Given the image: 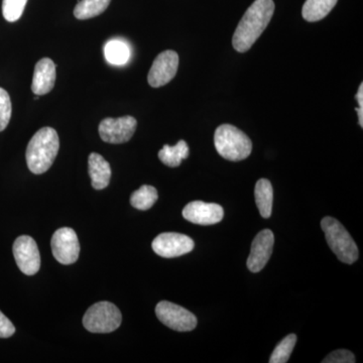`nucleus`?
I'll return each instance as SVG.
<instances>
[{
	"mask_svg": "<svg viewBox=\"0 0 363 363\" xmlns=\"http://www.w3.org/2000/svg\"><path fill=\"white\" fill-rule=\"evenodd\" d=\"M123 322L118 308L111 302H99L91 306L83 317L86 330L92 333H111Z\"/></svg>",
	"mask_w": 363,
	"mask_h": 363,
	"instance_id": "nucleus-5",
	"label": "nucleus"
},
{
	"mask_svg": "<svg viewBox=\"0 0 363 363\" xmlns=\"http://www.w3.org/2000/svg\"><path fill=\"white\" fill-rule=\"evenodd\" d=\"M189 157V147L185 140H180L176 145H164L159 152V159L162 164L171 168H176L181 164L183 160Z\"/></svg>",
	"mask_w": 363,
	"mask_h": 363,
	"instance_id": "nucleus-18",
	"label": "nucleus"
},
{
	"mask_svg": "<svg viewBox=\"0 0 363 363\" xmlns=\"http://www.w3.org/2000/svg\"><path fill=\"white\" fill-rule=\"evenodd\" d=\"M274 11L272 0H255L236 28L233 39L234 49L240 52H247L271 23Z\"/></svg>",
	"mask_w": 363,
	"mask_h": 363,
	"instance_id": "nucleus-1",
	"label": "nucleus"
},
{
	"mask_svg": "<svg viewBox=\"0 0 363 363\" xmlns=\"http://www.w3.org/2000/svg\"><path fill=\"white\" fill-rule=\"evenodd\" d=\"M152 247L160 257L173 259L192 252L195 243L185 234L164 233L155 238Z\"/></svg>",
	"mask_w": 363,
	"mask_h": 363,
	"instance_id": "nucleus-9",
	"label": "nucleus"
},
{
	"mask_svg": "<svg viewBox=\"0 0 363 363\" xmlns=\"http://www.w3.org/2000/svg\"><path fill=\"white\" fill-rule=\"evenodd\" d=\"M16 327L1 311H0V338H9L13 335Z\"/></svg>",
	"mask_w": 363,
	"mask_h": 363,
	"instance_id": "nucleus-26",
	"label": "nucleus"
},
{
	"mask_svg": "<svg viewBox=\"0 0 363 363\" xmlns=\"http://www.w3.org/2000/svg\"><path fill=\"white\" fill-rule=\"evenodd\" d=\"M321 227L327 243L340 262L347 264L357 262L359 255L357 243L340 222L332 217H325Z\"/></svg>",
	"mask_w": 363,
	"mask_h": 363,
	"instance_id": "nucleus-4",
	"label": "nucleus"
},
{
	"mask_svg": "<svg viewBox=\"0 0 363 363\" xmlns=\"http://www.w3.org/2000/svg\"><path fill=\"white\" fill-rule=\"evenodd\" d=\"M105 58L111 65H124L130 56V49L125 43L118 40H112L104 48Z\"/></svg>",
	"mask_w": 363,
	"mask_h": 363,
	"instance_id": "nucleus-20",
	"label": "nucleus"
},
{
	"mask_svg": "<svg viewBox=\"0 0 363 363\" xmlns=\"http://www.w3.org/2000/svg\"><path fill=\"white\" fill-rule=\"evenodd\" d=\"M274 245V233L269 229H264L255 236L247 259V267L250 272H259L266 267L271 259Z\"/></svg>",
	"mask_w": 363,
	"mask_h": 363,
	"instance_id": "nucleus-13",
	"label": "nucleus"
},
{
	"mask_svg": "<svg viewBox=\"0 0 363 363\" xmlns=\"http://www.w3.org/2000/svg\"><path fill=\"white\" fill-rule=\"evenodd\" d=\"M59 149L57 131L52 128H40L26 147V160L30 171L35 175L45 173L54 164Z\"/></svg>",
	"mask_w": 363,
	"mask_h": 363,
	"instance_id": "nucleus-2",
	"label": "nucleus"
},
{
	"mask_svg": "<svg viewBox=\"0 0 363 363\" xmlns=\"http://www.w3.org/2000/svg\"><path fill=\"white\" fill-rule=\"evenodd\" d=\"M296 342H297V336L295 334H290L284 338L272 352L271 358H269V363L288 362L294 348H295Z\"/></svg>",
	"mask_w": 363,
	"mask_h": 363,
	"instance_id": "nucleus-22",
	"label": "nucleus"
},
{
	"mask_svg": "<svg viewBox=\"0 0 363 363\" xmlns=\"http://www.w3.org/2000/svg\"><path fill=\"white\" fill-rule=\"evenodd\" d=\"M255 197L262 217L269 218L272 211V201H274V190H272L271 182L267 179H260L257 181L255 189Z\"/></svg>",
	"mask_w": 363,
	"mask_h": 363,
	"instance_id": "nucleus-16",
	"label": "nucleus"
},
{
	"mask_svg": "<svg viewBox=\"0 0 363 363\" xmlns=\"http://www.w3.org/2000/svg\"><path fill=\"white\" fill-rule=\"evenodd\" d=\"M323 363H354L355 357L350 350H339L333 351L328 355Z\"/></svg>",
	"mask_w": 363,
	"mask_h": 363,
	"instance_id": "nucleus-25",
	"label": "nucleus"
},
{
	"mask_svg": "<svg viewBox=\"0 0 363 363\" xmlns=\"http://www.w3.org/2000/svg\"><path fill=\"white\" fill-rule=\"evenodd\" d=\"M357 100L359 107H363V84H360L359 88H358Z\"/></svg>",
	"mask_w": 363,
	"mask_h": 363,
	"instance_id": "nucleus-27",
	"label": "nucleus"
},
{
	"mask_svg": "<svg viewBox=\"0 0 363 363\" xmlns=\"http://www.w3.org/2000/svg\"><path fill=\"white\" fill-rule=\"evenodd\" d=\"M357 111L358 113V121H359V125L363 128V107L357 108Z\"/></svg>",
	"mask_w": 363,
	"mask_h": 363,
	"instance_id": "nucleus-28",
	"label": "nucleus"
},
{
	"mask_svg": "<svg viewBox=\"0 0 363 363\" xmlns=\"http://www.w3.org/2000/svg\"><path fill=\"white\" fill-rule=\"evenodd\" d=\"M157 198L159 196H157L156 188L152 186L143 185L133 193L130 197V204L135 209L145 211L154 206L155 203L157 201Z\"/></svg>",
	"mask_w": 363,
	"mask_h": 363,
	"instance_id": "nucleus-21",
	"label": "nucleus"
},
{
	"mask_svg": "<svg viewBox=\"0 0 363 363\" xmlns=\"http://www.w3.org/2000/svg\"><path fill=\"white\" fill-rule=\"evenodd\" d=\"M28 0H4L2 2V14L9 23L20 20Z\"/></svg>",
	"mask_w": 363,
	"mask_h": 363,
	"instance_id": "nucleus-23",
	"label": "nucleus"
},
{
	"mask_svg": "<svg viewBox=\"0 0 363 363\" xmlns=\"http://www.w3.org/2000/svg\"><path fill=\"white\" fill-rule=\"evenodd\" d=\"M56 82V65L51 59L44 58L38 62L33 72L32 90L35 95L51 92Z\"/></svg>",
	"mask_w": 363,
	"mask_h": 363,
	"instance_id": "nucleus-14",
	"label": "nucleus"
},
{
	"mask_svg": "<svg viewBox=\"0 0 363 363\" xmlns=\"http://www.w3.org/2000/svg\"><path fill=\"white\" fill-rule=\"evenodd\" d=\"M156 315L162 324L175 331H192L197 326V318L193 313L168 301L157 305Z\"/></svg>",
	"mask_w": 363,
	"mask_h": 363,
	"instance_id": "nucleus-6",
	"label": "nucleus"
},
{
	"mask_svg": "<svg viewBox=\"0 0 363 363\" xmlns=\"http://www.w3.org/2000/svg\"><path fill=\"white\" fill-rule=\"evenodd\" d=\"M11 101L9 93L0 88V131H4L9 125L11 117Z\"/></svg>",
	"mask_w": 363,
	"mask_h": 363,
	"instance_id": "nucleus-24",
	"label": "nucleus"
},
{
	"mask_svg": "<svg viewBox=\"0 0 363 363\" xmlns=\"http://www.w3.org/2000/svg\"><path fill=\"white\" fill-rule=\"evenodd\" d=\"M88 169L93 188L104 190L109 185L111 178V164L101 155L96 152L90 155L88 159Z\"/></svg>",
	"mask_w": 363,
	"mask_h": 363,
	"instance_id": "nucleus-15",
	"label": "nucleus"
},
{
	"mask_svg": "<svg viewBox=\"0 0 363 363\" xmlns=\"http://www.w3.org/2000/svg\"><path fill=\"white\" fill-rule=\"evenodd\" d=\"M51 247L52 255L60 264H72L77 262L80 243L73 229L69 227L58 229L52 235Z\"/></svg>",
	"mask_w": 363,
	"mask_h": 363,
	"instance_id": "nucleus-7",
	"label": "nucleus"
},
{
	"mask_svg": "<svg viewBox=\"0 0 363 363\" xmlns=\"http://www.w3.org/2000/svg\"><path fill=\"white\" fill-rule=\"evenodd\" d=\"M214 143L218 154L228 161H242L252 154V143L250 138L230 124H222L217 128Z\"/></svg>",
	"mask_w": 363,
	"mask_h": 363,
	"instance_id": "nucleus-3",
	"label": "nucleus"
},
{
	"mask_svg": "<svg viewBox=\"0 0 363 363\" xmlns=\"http://www.w3.org/2000/svg\"><path fill=\"white\" fill-rule=\"evenodd\" d=\"M111 2V0H80L74 9V16L78 20H89L104 13Z\"/></svg>",
	"mask_w": 363,
	"mask_h": 363,
	"instance_id": "nucleus-19",
	"label": "nucleus"
},
{
	"mask_svg": "<svg viewBox=\"0 0 363 363\" xmlns=\"http://www.w3.org/2000/svg\"><path fill=\"white\" fill-rule=\"evenodd\" d=\"M183 217L189 222L199 225H213L223 219V208L214 203L193 201L186 205Z\"/></svg>",
	"mask_w": 363,
	"mask_h": 363,
	"instance_id": "nucleus-12",
	"label": "nucleus"
},
{
	"mask_svg": "<svg viewBox=\"0 0 363 363\" xmlns=\"http://www.w3.org/2000/svg\"><path fill=\"white\" fill-rule=\"evenodd\" d=\"M138 121L135 117L123 116L117 118H105L99 124L100 138L105 143H128L135 135Z\"/></svg>",
	"mask_w": 363,
	"mask_h": 363,
	"instance_id": "nucleus-8",
	"label": "nucleus"
},
{
	"mask_svg": "<svg viewBox=\"0 0 363 363\" xmlns=\"http://www.w3.org/2000/svg\"><path fill=\"white\" fill-rule=\"evenodd\" d=\"M179 67V55L175 51H164L155 59L147 76L149 84L154 88L162 87L175 78Z\"/></svg>",
	"mask_w": 363,
	"mask_h": 363,
	"instance_id": "nucleus-11",
	"label": "nucleus"
},
{
	"mask_svg": "<svg viewBox=\"0 0 363 363\" xmlns=\"http://www.w3.org/2000/svg\"><path fill=\"white\" fill-rule=\"evenodd\" d=\"M338 0H306L302 9V16L310 23L323 20L330 13Z\"/></svg>",
	"mask_w": 363,
	"mask_h": 363,
	"instance_id": "nucleus-17",
	"label": "nucleus"
},
{
	"mask_svg": "<svg viewBox=\"0 0 363 363\" xmlns=\"http://www.w3.org/2000/svg\"><path fill=\"white\" fill-rule=\"evenodd\" d=\"M13 257L18 269L26 276H33L40 271V255L37 242L28 235L16 238L13 247Z\"/></svg>",
	"mask_w": 363,
	"mask_h": 363,
	"instance_id": "nucleus-10",
	"label": "nucleus"
}]
</instances>
